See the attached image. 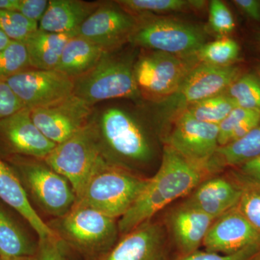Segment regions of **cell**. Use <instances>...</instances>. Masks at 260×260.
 Returning <instances> with one entry per match:
<instances>
[{
    "instance_id": "60d3db41",
    "label": "cell",
    "mask_w": 260,
    "mask_h": 260,
    "mask_svg": "<svg viewBox=\"0 0 260 260\" xmlns=\"http://www.w3.org/2000/svg\"><path fill=\"white\" fill-rule=\"evenodd\" d=\"M20 0H0V10L18 12Z\"/></svg>"
},
{
    "instance_id": "f35d334b",
    "label": "cell",
    "mask_w": 260,
    "mask_h": 260,
    "mask_svg": "<svg viewBox=\"0 0 260 260\" xmlns=\"http://www.w3.org/2000/svg\"><path fill=\"white\" fill-rule=\"evenodd\" d=\"M239 167L244 181L260 184V155Z\"/></svg>"
},
{
    "instance_id": "2e32d148",
    "label": "cell",
    "mask_w": 260,
    "mask_h": 260,
    "mask_svg": "<svg viewBox=\"0 0 260 260\" xmlns=\"http://www.w3.org/2000/svg\"><path fill=\"white\" fill-rule=\"evenodd\" d=\"M203 244L207 251L233 254L249 246L260 245V233L236 206L214 220Z\"/></svg>"
},
{
    "instance_id": "7402d4cb",
    "label": "cell",
    "mask_w": 260,
    "mask_h": 260,
    "mask_svg": "<svg viewBox=\"0 0 260 260\" xmlns=\"http://www.w3.org/2000/svg\"><path fill=\"white\" fill-rule=\"evenodd\" d=\"M78 34H60L44 31L38 28L26 39L25 44L32 69L55 70L65 46Z\"/></svg>"
},
{
    "instance_id": "7a4b0ae2",
    "label": "cell",
    "mask_w": 260,
    "mask_h": 260,
    "mask_svg": "<svg viewBox=\"0 0 260 260\" xmlns=\"http://www.w3.org/2000/svg\"><path fill=\"white\" fill-rule=\"evenodd\" d=\"M116 220L93 208L75 204L68 213L47 224L65 246L87 259L95 260L116 244L119 233Z\"/></svg>"
},
{
    "instance_id": "9c48e42d",
    "label": "cell",
    "mask_w": 260,
    "mask_h": 260,
    "mask_svg": "<svg viewBox=\"0 0 260 260\" xmlns=\"http://www.w3.org/2000/svg\"><path fill=\"white\" fill-rule=\"evenodd\" d=\"M198 64L194 56L182 57L152 51L135 63V81L141 95L154 99H167L177 93Z\"/></svg>"
},
{
    "instance_id": "8d00e7d4",
    "label": "cell",
    "mask_w": 260,
    "mask_h": 260,
    "mask_svg": "<svg viewBox=\"0 0 260 260\" xmlns=\"http://www.w3.org/2000/svg\"><path fill=\"white\" fill-rule=\"evenodd\" d=\"M25 108L8 84L0 80V120Z\"/></svg>"
},
{
    "instance_id": "74e56055",
    "label": "cell",
    "mask_w": 260,
    "mask_h": 260,
    "mask_svg": "<svg viewBox=\"0 0 260 260\" xmlns=\"http://www.w3.org/2000/svg\"><path fill=\"white\" fill-rule=\"evenodd\" d=\"M47 0H20L18 13L25 18L39 23L48 8Z\"/></svg>"
},
{
    "instance_id": "30bf717a",
    "label": "cell",
    "mask_w": 260,
    "mask_h": 260,
    "mask_svg": "<svg viewBox=\"0 0 260 260\" xmlns=\"http://www.w3.org/2000/svg\"><path fill=\"white\" fill-rule=\"evenodd\" d=\"M218 125L196 120L186 113L176 118L168 146L188 162L208 173V165L218 148Z\"/></svg>"
},
{
    "instance_id": "d6986e66",
    "label": "cell",
    "mask_w": 260,
    "mask_h": 260,
    "mask_svg": "<svg viewBox=\"0 0 260 260\" xmlns=\"http://www.w3.org/2000/svg\"><path fill=\"white\" fill-rule=\"evenodd\" d=\"M242 193L241 184L214 178L198 185L185 203L215 220L237 206Z\"/></svg>"
},
{
    "instance_id": "4dcf8cb0",
    "label": "cell",
    "mask_w": 260,
    "mask_h": 260,
    "mask_svg": "<svg viewBox=\"0 0 260 260\" xmlns=\"http://www.w3.org/2000/svg\"><path fill=\"white\" fill-rule=\"evenodd\" d=\"M39 28V23L30 21L18 12L0 10V31L10 40L24 42Z\"/></svg>"
},
{
    "instance_id": "ee69618b",
    "label": "cell",
    "mask_w": 260,
    "mask_h": 260,
    "mask_svg": "<svg viewBox=\"0 0 260 260\" xmlns=\"http://www.w3.org/2000/svg\"><path fill=\"white\" fill-rule=\"evenodd\" d=\"M255 40L256 44H257L258 47H259L260 49V31L258 32L257 34H256Z\"/></svg>"
},
{
    "instance_id": "d4e9b609",
    "label": "cell",
    "mask_w": 260,
    "mask_h": 260,
    "mask_svg": "<svg viewBox=\"0 0 260 260\" xmlns=\"http://www.w3.org/2000/svg\"><path fill=\"white\" fill-rule=\"evenodd\" d=\"M38 242L15 222L14 219L0 207V256H35Z\"/></svg>"
},
{
    "instance_id": "ba28073f",
    "label": "cell",
    "mask_w": 260,
    "mask_h": 260,
    "mask_svg": "<svg viewBox=\"0 0 260 260\" xmlns=\"http://www.w3.org/2000/svg\"><path fill=\"white\" fill-rule=\"evenodd\" d=\"M104 155L111 164L145 162L151 156V148L144 129L131 114L119 108L106 109L94 119Z\"/></svg>"
},
{
    "instance_id": "83f0119b",
    "label": "cell",
    "mask_w": 260,
    "mask_h": 260,
    "mask_svg": "<svg viewBox=\"0 0 260 260\" xmlns=\"http://www.w3.org/2000/svg\"><path fill=\"white\" fill-rule=\"evenodd\" d=\"M240 47L239 44L231 38L224 37L205 43L196 51L194 56L199 63L229 66L234 64L239 56Z\"/></svg>"
},
{
    "instance_id": "277c9868",
    "label": "cell",
    "mask_w": 260,
    "mask_h": 260,
    "mask_svg": "<svg viewBox=\"0 0 260 260\" xmlns=\"http://www.w3.org/2000/svg\"><path fill=\"white\" fill-rule=\"evenodd\" d=\"M148 179L109 162L90 178L75 204L93 208L112 218H120L138 199Z\"/></svg>"
},
{
    "instance_id": "8fae6325",
    "label": "cell",
    "mask_w": 260,
    "mask_h": 260,
    "mask_svg": "<svg viewBox=\"0 0 260 260\" xmlns=\"http://www.w3.org/2000/svg\"><path fill=\"white\" fill-rule=\"evenodd\" d=\"M5 82L23 107L30 110L54 104L74 93V79L56 70L31 68Z\"/></svg>"
},
{
    "instance_id": "cb8c5ba5",
    "label": "cell",
    "mask_w": 260,
    "mask_h": 260,
    "mask_svg": "<svg viewBox=\"0 0 260 260\" xmlns=\"http://www.w3.org/2000/svg\"><path fill=\"white\" fill-rule=\"evenodd\" d=\"M260 155V123L237 141L218 147L208 165V172L220 168L240 167Z\"/></svg>"
},
{
    "instance_id": "ab89813d",
    "label": "cell",
    "mask_w": 260,
    "mask_h": 260,
    "mask_svg": "<svg viewBox=\"0 0 260 260\" xmlns=\"http://www.w3.org/2000/svg\"><path fill=\"white\" fill-rule=\"evenodd\" d=\"M233 3L248 18L260 22V1L259 0H234Z\"/></svg>"
},
{
    "instance_id": "d6a6232c",
    "label": "cell",
    "mask_w": 260,
    "mask_h": 260,
    "mask_svg": "<svg viewBox=\"0 0 260 260\" xmlns=\"http://www.w3.org/2000/svg\"><path fill=\"white\" fill-rule=\"evenodd\" d=\"M208 21L211 30L223 37L235 28V21L230 10L220 0L210 2Z\"/></svg>"
},
{
    "instance_id": "f546056e",
    "label": "cell",
    "mask_w": 260,
    "mask_h": 260,
    "mask_svg": "<svg viewBox=\"0 0 260 260\" xmlns=\"http://www.w3.org/2000/svg\"><path fill=\"white\" fill-rule=\"evenodd\" d=\"M29 69H31V67L24 42L11 40L0 50V80L6 81Z\"/></svg>"
},
{
    "instance_id": "8992f818",
    "label": "cell",
    "mask_w": 260,
    "mask_h": 260,
    "mask_svg": "<svg viewBox=\"0 0 260 260\" xmlns=\"http://www.w3.org/2000/svg\"><path fill=\"white\" fill-rule=\"evenodd\" d=\"M134 61L106 52L88 73L74 80V95L93 107L114 99L138 100L141 96L134 76Z\"/></svg>"
},
{
    "instance_id": "3957f363",
    "label": "cell",
    "mask_w": 260,
    "mask_h": 260,
    "mask_svg": "<svg viewBox=\"0 0 260 260\" xmlns=\"http://www.w3.org/2000/svg\"><path fill=\"white\" fill-rule=\"evenodd\" d=\"M44 161L69 181L76 200L94 174L110 162L104 155L94 119L56 145Z\"/></svg>"
},
{
    "instance_id": "ac0fdd59",
    "label": "cell",
    "mask_w": 260,
    "mask_h": 260,
    "mask_svg": "<svg viewBox=\"0 0 260 260\" xmlns=\"http://www.w3.org/2000/svg\"><path fill=\"white\" fill-rule=\"evenodd\" d=\"M0 199L20 214L39 239L56 237L32 206L25 188L13 168L0 158Z\"/></svg>"
},
{
    "instance_id": "5bb4252c",
    "label": "cell",
    "mask_w": 260,
    "mask_h": 260,
    "mask_svg": "<svg viewBox=\"0 0 260 260\" xmlns=\"http://www.w3.org/2000/svg\"><path fill=\"white\" fill-rule=\"evenodd\" d=\"M56 145L34 124L27 108L0 120V148L10 156L44 160Z\"/></svg>"
},
{
    "instance_id": "b9f144b4",
    "label": "cell",
    "mask_w": 260,
    "mask_h": 260,
    "mask_svg": "<svg viewBox=\"0 0 260 260\" xmlns=\"http://www.w3.org/2000/svg\"><path fill=\"white\" fill-rule=\"evenodd\" d=\"M0 260H37V254L35 256H15V257H3L0 256Z\"/></svg>"
},
{
    "instance_id": "44dd1931",
    "label": "cell",
    "mask_w": 260,
    "mask_h": 260,
    "mask_svg": "<svg viewBox=\"0 0 260 260\" xmlns=\"http://www.w3.org/2000/svg\"><path fill=\"white\" fill-rule=\"evenodd\" d=\"M214 219L184 203L171 217V227L176 242L186 255L197 251L204 242Z\"/></svg>"
},
{
    "instance_id": "f1b7e54d",
    "label": "cell",
    "mask_w": 260,
    "mask_h": 260,
    "mask_svg": "<svg viewBox=\"0 0 260 260\" xmlns=\"http://www.w3.org/2000/svg\"><path fill=\"white\" fill-rule=\"evenodd\" d=\"M225 93L237 107L260 112V78L257 75H241Z\"/></svg>"
},
{
    "instance_id": "f6af8a7d",
    "label": "cell",
    "mask_w": 260,
    "mask_h": 260,
    "mask_svg": "<svg viewBox=\"0 0 260 260\" xmlns=\"http://www.w3.org/2000/svg\"><path fill=\"white\" fill-rule=\"evenodd\" d=\"M256 71H257V74L256 75H257L260 78V64L257 67V68H256Z\"/></svg>"
},
{
    "instance_id": "9a60e30c",
    "label": "cell",
    "mask_w": 260,
    "mask_h": 260,
    "mask_svg": "<svg viewBox=\"0 0 260 260\" xmlns=\"http://www.w3.org/2000/svg\"><path fill=\"white\" fill-rule=\"evenodd\" d=\"M241 75L240 68L236 65L215 66L199 63L189 72L172 102L179 113L186 107L205 99L225 93Z\"/></svg>"
},
{
    "instance_id": "bcb514c9",
    "label": "cell",
    "mask_w": 260,
    "mask_h": 260,
    "mask_svg": "<svg viewBox=\"0 0 260 260\" xmlns=\"http://www.w3.org/2000/svg\"><path fill=\"white\" fill-rule=\"evenodd\" d=\"M255 260H260V254L259 256H257V257H256V259Z\"/></svg>"
},
{
    "instance_id": "e0dca14e",
    "label": "cell",
    "mask_w": 260,
    "mask_h": 260,
    "mask_svg": "<svg viewBox=\"0 0 260 260\" xmlns=\"http://www.w3.org/2000/svg\"><path fill=\"white\" fill-rule=\"evenodd\" d=\"M164 235L150 221L123 236L110 250L95 260H164Z\"/></svg>"
},
{
    "instance_id": "e575fe53",
    "label": "cell",
    "mask_w": 260,
    "mask_h": 260,
    "mask_svg": "<svg viewBox=\"0 0 260 260\" xmlns=\"http://www.w3.org/2000/svg\"><path fill=\"white\" fill-rule=\"evenodd\" d=\"M259 254L260 245H255L229 254H220L210 251H194L181 260H255Z\"/></svg>"
},
{
    "instance_id": "4316f807",
    "label": "cell",
    "mask_w": 260,
    "mask_h": 260,
    "mask_svg": "<svg viewBox=\"0 0 260 260\" xmlns=\"http://www.w3.org/2000/svg\"><path fill=\"white\" fill-rule=\"evenodd\" d=\"M235 107L234 100L224 93L191 104L181 112L196 120L218 125Z\"/></svg>"
},
{
    "instance_id": "7bdbcfd3",
    "label": "cell",
    "mask_w": 260,
    "mask_h": 260,
    "mask_svg": "<svg viewBox=\"0 0 260 260\" xmlns=\"http://www.w3.org/2000/svg\"><path fill=\"white\" fill-rule=\"evenodd\" d=\"M10 39L3 32L0 31V50L6 47L10 42Z\"/></svg>"
},
{
    "instance_id": "52a82bcc",
    "label": "cell",
    "mask_w": 260,
    "mask_h": 260,
    "mask_svg": "<svg viewBox=\"0 0 260 260\" xmlns=\"http://www.w3.org/2000/svg\"><path fill=\"white\" fill-rule=\"evenodd\" d=\"M138 23L129 42L137 47L187 57L206 43V34L199 25L169 17H136Z\"/></svg>"
},
{
    "instance_id": "ffe728a7",
    "label": "cell",
    "mask_w": 260,
    "mask_h": 260,
    "mask_svg": "<svg viewBox=\"0 0 260 260\" xmlns=\"http://www.w3.org/2000/svg\"><path fill=\"white\" fill-rule=\"evenodd\" d=\"M101 3L81 0H49L39 29L60 34H78L82 24Z\"/></svg>"
},
{
    "instance_id": "6da1fadb",
    "label": "cell",
    "mask_w": 260,
    "mask_h": 260,
    "mask_svg": "<svg viewBox=\"0 0 260 260\" xmlns=\"http://www.w3.org/2000/svg\"><path fill=\"white\" fill-rule=\"evenodd\" d=\"M205 172L194 167L169 146L162 153L158 172L131 208L118 221L121 235L150 221V218L169 203L185 196L199 185Z\"/></svg>"
},
{
    "instance_id": "d590c367",
    "label": "cell",
    "mask_w": 260,
    "mask_h": 260,
    "mask_svg": "<svg viewBox=\"0 0 260 260\" xmlns=\"http://www.w3.org/2000/svg\"><path fill=\"white\" fill-rule=\"evenodd\" d=\"M66 246L57 237L39 239L37 260H66Z\"/></svg>"
},
{
    "instance_id": "836d02e7",
    "label": "cell",
    "mask_w": 260,
    "mask_h": 260,
    "mask_svg": "<svg viewBox=\"0 0 260 260\" xmlns=\"http://www.w3.org/2000/svg\"><path fill=\"white\" fill-rule=\"evenodd\" d=\"M254 112L256 111L248 110L238 107L234 108L229 115L218 124L219 147L229 144L233 134Z\"/></svg>"
},
{
    "instance_id": "7c38bea8",
    "label": "cell",
    "mask_w": 260,
    "mask_h": 260,
    "mask_svg": "<svg viewBox=\"0 0 260 260\" xmlns=\"http://www.w3.org/2000/svg\"><path fill=\"white\" fill-rule=\"evenodd\" d=\"M136 17L116 3H101L82 24L78 35L99 46L105 52H114L129 42L137 26Z\"/></svg>"
},
{
    "instance_id": "1f68e13d",
    "label": "cell",
    "mask_w": 260,
    "mask_h": 260,
    "mask_svg": "<svg viewBox=\"0 0 260 260\" xmlns=\"http://www.w3.org/2000/svg\"><path fill=\"white\" fill-rule=\"evenodd\" d=\"M237 209L260 233V184L244 181Z\"/></svg>"
},
{
    "instance_id": "484cf974",
    "label": "cell",
    "mask_w": 260,
    "mask_h": 260,
    "mask_svg": "<svg viewBox=\"0 0 260 260\" xmlns=\"http://www.w3.org/2000/svg\"><path fill=\"white\" fill-rule=\"evenodd\" d=\"M116 2L123 9L135 17L202 9L205 5L204 1L196 0H119Z\"/></svg>"
},
{
    "instance_id": "4fadbf2b",
    "label": "cell",
    "mask_w": 260,
    "mask_h": 260,
    "mask_svg": "<svg viewBox=\"0 0 260 260\" xmlns=\"http://www.w3.org/2000/svg\"><path fill=\"white\" fill-rule=\"evenodd\" d=\"M92 107L73 94L59 102L30 110L34 124L46 138L60 144L88 124Z\"/></svg>"
},
{
    "instance_id": "5b68a950",
    "label": "cell",
    "mask_w": 260,
    "mask_h": 260,
    "mask_svg": "<svg viewBox=\"0 0 260 260\" xmlns=\"http://www.w3.org/2000/svg\"><path fill=\"white\" fill-rule=\"evenodd\" d=\"M9 160L29 199L44 213L57 218L73 208L76 195L71 184L44 160L20 155H11Z\"/></svg>"
},
{
    "instance_id": "603a6c76",
    "label": "cell",
    "mask_w": 260,
    "mask_h": 260,
    "mask_svg": "<svg viewBox=\"0 0 260 260\" xmlns=\"http://www.w3.org/2000/svg\"><path fill=\"white\" fill-rule=\"evenodd\" d=\"M105 53L93 43L75 35L67 43L55 70L76 79L91 70Z\"/></svg>"
}]
</instances>
